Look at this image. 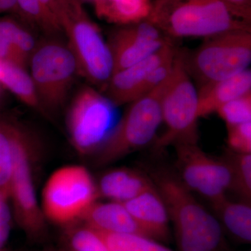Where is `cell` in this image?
I'll use <instances>...</instances> for the list:
<instances>
[{"label": "cell", "mask_w": 251, "mask_h": 251, "mask_svg": "<svg viewBox=\"0 0 251 251\" xmlns=\"http://www.w3.org/2000/svg\"><path fill=\"white\" fill-rule=\"evenodd\" d=\"M17 12L16 0H0V14Z\"/></svg>", "instance_id": "obj_31"}, {"label": "cell", "mask_w": 251, "mask_h": 251, "mask_svg": "<svg viewBox=\"0 0 251 251\" xmlns=\"http://www.w3.org/2000/svg\"><path fill=\"white\" fill-rule=\"evenodd\" d=\"M35 48L34 37L22 25L0 18V59L25 67Z\"/></svg>", "instance_id": "obj_18"}, {"label": "cell", "mask_w": 251, "mask_h": 251, "mask_svg": "<svg viewBox=\"0 0 251 251\" xmlns=\"http://www.w3.org/2000/svg\"><path fill=\"white\" fill-rule=\"evenodd\" d=\"M171 40L148 19L117 26L107 40L113 60V73L146 58Z\"/></svg>", "instance_id": "obj_13"}, {"label": "cell", "mask_w": 251, "mask_h": 251, "mask_svg": "<svg viewBox=\"0 0 251 251\" xmlns=\"http://www.w3.org/2000/svg\"><path fill=\"white\" fill-rule=\"evenodd\" d=\"M45 251H53V250H46Z\"/></svg>", "instance_id": "obj_34"}, {"label": "cell", "mask_w": 251, "mask_h": 251, "mask_svg": "<svg viewBox=\"0 0 251 251\" xmlns=\"http://www.w3.org/2000/svg\"><path fill=\"white\" fill-rule=\"evenodd\" d=\"M81 2L54 0L51 14L67 36L78 73L103 92L113 74L111 52L100 28L89 17Z\"/></svg>", "instance_id": "obj_2"}, {"label": "cell", "mask_w": 251, "mask_h": 251, "mask_svg": "<svg viewBox=\"0 0 251 251\" xmlns=\"http://www.w3.org/2000/svg\"><path fill=\"white\" fill-rule=\"evenodd\" d=\"M185 62L190 75L200 86L247 70L251 63V28L232 29L204 38L192 54L185 50Z\"/></svg>", "instance_id": "obj_5"}, {"label": "cell", "mask_w": 251, "mask_h": 251, "mask_svg": "<svg viewBox=\"0 0 251 251\" xmlns=\"http://www.w3.org/2000/svg\"><path fill=\"white\" fill-rule=\"evenodd\" d=\"M0 251H10L6 250V249H4V248H2V249H0Z\"/></svg>", "instance_id": "obj_33"}, {"label": "cell", "mask_w": 251, "mask_h": 251, "mask_svg": "<svg viewBox=\"0 0 251 251\" xmlns=\"http://www.w3.org/2000/svg\"><path fill=\"white\" fill-rule=\"evenodd\" d=\"M166 129L155 141L158 151L178 143H198V96L185 62V50L178 49L161 101Z\"/></svg>", "instance_id": "obj_4"}, {"label": "cell", "mask_w": 251, "mask_h": 251, "mask_svg": "<svg viewBox=\"0 0 251 251\" xmlns=\"http://www.w3.org/2000/svg\"><path fill=\"white\" fill-rule=\"evenodd\" d=\"M178 49L173 39L146 58L113 73L104 94L119 106L151 92L169 76Z\"/></svg>", "instance_id": "obj_10"}, {"label": "cell", "mask_w": 251, "mask_h": 251, "mask_svg": "<svg viewBox=\"0 0 251 251\" xmlns=\"http://www.w3.org/2000/svg\"><path fill=\"white\" fill-rule=\"evenodd\" d=\"M153 187L152 181L139 172L119 168L103 175L98 191L99 194L112 202L124 203Z\"/></svg>", "instance_id": "obj_17"}, {"label": "cell", "mask_w": 251, "mask_h": 251, "mask_svg": "<svg viewBox=\"0 0 251 251\" xmlns=\"http://www.w3.org/2000/svg\"><path fill=\"white\" fill-rule=\"evenodd\" d=\"M16 1L17 13L29 24L50 35L62 31L54 18L45 9L39 0Z\"/></svg>", "instance_id": "obj_24"}, {"label": "cell", "mask_w": 251, "mask_h": 251, "mask_svg": "<svg viewBox=\"0 0 251 251\" xmlns=\"http://www.w3.org/2000/svg\"><path fill=\"white\" fill-rule=\"evenodd\" d=\"M235 17L251 23V0H219Z\"/></svg>", "instance_id": "obj_30"}, {"label": "cell", "mask_w": 251, "mask_h": 251, "mask_svg": "<svg viewBox=\"0 0 251 251\" xmlns=\"http://www.w3.org/2000/svg\"><path fill=\"white\" fill-rule=\"evenodd\" d=\"M147 19L175 40L251 28L219 0H153Z\"/></svg>", "instance_id": "obj_3"}, {"label": "cell", "mask_w": 251, "mask_h": 251, "mask_svg": "<svg viewBox=\"0 0 251 251\" xmlns=\"http://www.w3.org/2000/svg\"><path fill=\"white\" fill-rule=\"evenodd\" d=\"M250 92V69L233 76L200 86L198 117L201 118L214 113L224 104Z\"/></svg>", "instance_id": "obj_15"}, {"label": "cell", "mask_w": 251, "mask_h": 251, "mask_svg": "<svg viewBox=\"0 0 251 251\" xmlns=\"http://www.w3.org/2000/svg\"><path fill=\"white\" fill-rule=\"evenodd\" d=\"M7 196L0 193V249L4 248L11 231V216Z\"/></svg>", "instance_id": "obj_29"}, {"label": "cell", "mask_w": 251, "mask_h": 251, "mask_svg": "<svg viewBox=\"0 0 251 251\" xmlns=\"http://www.w3.org/2000/svg\"><path fill=\"white\" fill-rule=\"evenodd\" d=\"M92 3L97 17L122 26L146 20L152 0H94Z\"/></svg>", "instance_id": "obj_19"}, {"label": "cell", "mask_w": 251, "mask_h": 251, "mask_svg": "<svg viewBox=\"0 0 251 251\" xmlns=\"http://www.w3.org/2000/svg\"><path fill=\"white\" fill-rule=\"evenodd\" d=\"M169 76L152 91L129 103L111 134L97 151L99 163H110L153 141L162 123L161 98Z\"/></svg>", "instance_id": "obj_6"}, {"label": "cell", "mask_w": 251, "mask_h": 251, "mask_svg": "<svg viewBox=\"0 0 251 251\" xmlns=\"http://www.w3.org/2000/svg\"><path fill=\"white\" fill-rule=\"evenodd\" d=\"M117 105L100 91L82 87L75 95L68 114L71 139L81 153L97 151L118 122Z\"/></svg>", "instance_id": "obj_7"}, {"label": "cell", "mask_w": 251, "mask_h": 251, "mask_svg": "<svg viewBox=\"0 0 251 251\" xmlns=\"http://www.w3.org/2000/svg\"><path fill=\"white\" fill-rule=\"evenodd\" d=\"M64 240L69 251H111L98 231L86 224L67 226Z\"/></svg>", "instance_id": "obj_22"}, {"label": "cell", "mask_w": 251, "mask_h": 251, "mask_svg": "<svg viewBox=\"0 0 251 251\" xmlns=\"http://www.w3.org/2000/svg\"><path fill=\"white\" fill-rule=\"evenodd\" d=\"M98 187L83 167L67 166L54 173L44 191V208L52 222L67 226L82 219L96 203Z\"/></svg>", "instance_id": "obj_8"}, {"label": "cell", "mask_w": 251, "mask_h": 251, "mask_svg": "<svg viewBox=\"0 0 251 251\" xmlns=\"http://www.w3.org/2000/svg\"><path fill=\"white\" fill-rule=\"evenodd\" d=\"M213 206L225 227L243 243L251 242V207L249 203L235 202L225 198Z\"/></svg>", "instance_id": "obj_21"}, {"label": "cell", "mask_w": 251, "mask_h": 251, "mask_svg": "<svg viewBox=\"0 0 251 251\" xmlns=\"http://www.w3.org/2000/svg\"><path fill=\"white\" fill-rule=\"evenodd\" d=\"M81 1H92V2H93L94 0H80Z\"/></svg>", "instance_id": "obj_32"}, {"label": "cell", "mask_w": 251, "mask_h": 251, "mask_svg": "<svg viewBox=\"0 0 251 251\" xmlns=\"http://www.w3.org/2000/svg\"><path fill=\"white\" fill-rule=\"evenodd\" d=\"M14 168L12 126L0 124V193L10 196Z\"/></svg>", "instance_id": "obj_25"}, {"label": "cell", "mask_w": 251, "mask_h": 251, "mask_svg": "<svg viewBox=\"0 0 251 251\" xmlns=\"http://www.w3.org/2000/svg\"><path fill=\"white\" fill-rule=\"evenodd\" d=\"M174 145L181 181L190 191L200 193L214 204L226 198L227 190L233 189V173L227 158L206 154L198 143Z\"/></svg>", "instance_id": "obj_11"}, {"label": "cell", "mask_w": 251, "mask_h": 251, "mask_svg": "<svg viewBox=\"0 0 251 251\" xmlns=\"http://www.w3.org/2000/svg\"><path fill=\"white\" fill-rule=\"evenodd\" d=\"M122 204L149 238L157 242L169 240V216L155 186Z\"/></svg>", "instance_id": "obj_14"}, {"label": "cell", "mask_w": 251, "mask_h": 251, "mask_svg": "<svg viewBox=\"0 0 251 251\" xmlns=\"http://www.w3.org/2000/svg\"><path fill=\"white\" fill-rule=\"evenodd\" d=\"M81 220L99 232L148 237L122 203H94Z\"/></svg>", "instance_id": "obj_16"}, {"label": "cell", "mask_w": 251, "mask_h": 251, "mask_svg": "<svg viewBox=\"0 0 251 251\" xmlns=\"http://www.w3.org/2000/svg\"><path fill=\"white\" fill-rule=\"evenodd\" d=\"M229 150L237 153H251V122L227 127Z\"/></svg>", "instance_id": "obj_28"}, {"label": "cell", "mask_w": 251, "mask_h": 251, "mask_svg": "<svg viewBox=\"0 0 251 251\" xmlns=\"http://www.w3.org/2000/svg\"><path fill=\"white\" fill-rule=\"evenodd\" d=\"M14 168L10 196L16 219L27 237L40 239L45 234L44 218L36 202L30 166V142L27 135L12 126Z\"/></svg>", "instance_id": "obj_12"}, {"label": "cell", "mask_w": 251, "mask_h": 251, "mask_svg": "<svg viewBox=\"0 0 251 251\" xmlns=\"http://www.w3.org/2000/svg\"><path fill=\"white\" fill-rule=\"evenodd\" d=\"M232 167L233 189L247 201L251 197V153H237L229 150L226 157Z\"/></svg>", "instance_id": "obj_26"}, {"label": "cell", "mask_w": 251, "mask_h": 251, "mask_svg": "<svg viewBox=\"0 0 251 251\" xmlns=\"http://www.w3.org/2000/svg\"><path fill=\"white\" fill-rule=\"evenodd\" d=\"M153 185L174 226L179 251H221L224 244L219 221L191 194L181 180L165 171L153 173Z\"/></svg>", "instance_id": "obj_1"}, {"label": "cell", "mask_w": 251, "mask_h": 251, "mask_svg": "<svg viewBox=\"0 0 251 251\" xmlns=\"http://www.w3.org/2000/svg\"><path fill=\"white\" fill-rule=\"evenodd\" d=\"M98 232L111 251H173L144 236Z\"/></svg>", "instance_id": "obj_23"}, {"label": "cell", "mask_w": 251, "mask_h": 251, "mask_svg": "<svg viewBox=\"0 0 251 251\" xmlns=\"http://www.w3.org/2000/svg\"><path fill=\"white\" fill-rule=\"evenodd\" d=\"M216 113L226 127L251 122V92L224 104Z\"/></svg>", "instance_id": "obj_27"}, {"label": "cell", "mask_w": 251, "mask_h": 251, "mask_svg": "<svg viewBox=\"0 0 251 251\" xmlns=\"http://www.w3.org/2000/svg\"><path fill=\"white\" fill-rule=\"evenodd\" d=\"M31 77L41 106L57 109L64 104L78 68L74 54L55 41L36 46L30 58Z\"/></svg>", "instance_id": "obj_9"}, {"label": "cell", "mask_w": 251, "mask_h": 251, "mask_svg": "<svg viewBox=\"0 0 251 251\" xmlns=\"http://www.w3.org/2000/svg\"><path fill=\"white\" fill-rule=\"evenodd\" d=\"M0 82L27 106L41 108L32 79L25 67L0 59Z\"/></svg>", "instance_id": "obj_20"}]
</instances>
